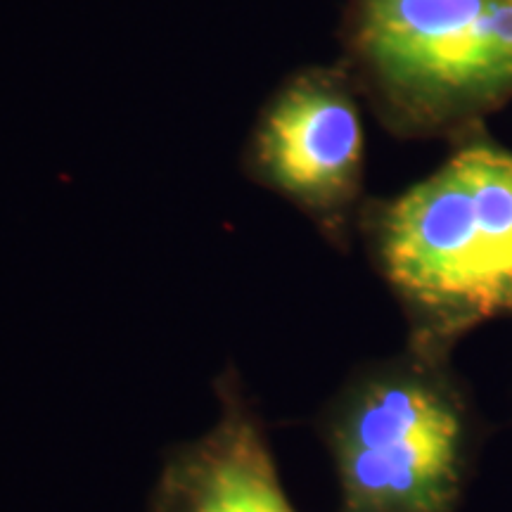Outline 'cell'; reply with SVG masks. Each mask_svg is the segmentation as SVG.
Masks as SVG:
<instances>
[{
    "mask_svg": "<svg viewBox=\"0 0 512 512\" xmlns=\"http://www.w3.org/2000/svg\"><path fill=\"white\" fill-rule=\"evenodd\" d=\"M342 512H453L467 420L441 361L408 349L358 375L325 418Z\"/></svg>",
    "mask_w": 512,
    "mask_h": 512,
    "instance_id": "3957f363",
    "label": "cell"
},
{
    "mask_svg": "<svg viewBox=\"0 0 512 512\" xmlns=\"http://www.w3.org/2000/svg\"><path fill=\"white\" fill-rule=\"evenodd\" d=\"M339 46L394 138L456 143L512 100V0H344Z\"/></svg>",
    "mask_w": 512,
    "mask_h": 512,
    "instance_id": "7a4b0ae2",
    "label": "cell"
},
{
    "mask_svg": "<svg viewBox=\"0 0 512 512\" xmlns=\"http://www.w3.org/2000/svg\"><path fill=\"white\" fill-rule=\"evenodd\" d=\"M361 93L342 62L306 64L268 95L242 145L240 169L347 249L366 181Z\"/></svg>",
    "mask_w": 512,
    "mask_h": 512,
    "instance_id": "277c9868",
    "label": "cell"
},
{
    "mask_svg": "<svg viewBox=\"0 0 512 512\" xmlns=\"http://www.w3.org/2000/svg\"><path fill=\"white\" fill-rule=\"evenodd\" d=\"M430 176L366 200L358 230L401 304L411 351L444 361L460 337L512 313V150L482 126Z\"/></svg>",
    "mask_w": 512,
    "mask_h": 512,
    "instance_id": "6da1fadb",
    "label": "cell"
},
{
    "mask_svg": "<svg viewBox=\"0 0 512 512\" xmlns=\"http://www.w3.org/2000/svg\"><path fill=\"white\" fill-rule=\"evenodd\" d=\"M216 389L219 418L169 453L147 512H297L238 377L226 373Z\"/></svg>",
    "mask_w": 512,
    "mask_h": 512,
    "instance_id": "5b68a950",
    "label": "cell"
}]
</instances>
